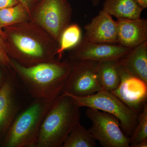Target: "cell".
<instances>
[{"label": "cell", "mask_w": 147, "mask_h": 147, "mask_svg": "<svg viewBox=\"0 0 147 147\" xmlns=\"http://www.w3.org/2000/svg\"><path fill=\"white\" fill-rule=\"evenodd\" d=\"M10 65L33 98L54 100L62 93L73 62L57 60L27 67L11 60Z\"/></svg>", "instance_id": "1"}, {"label": "cell", "mask_w": 147, "mask_h": 147, "mask_svg": "<svg viewBox=\"0 0 147 147\" xmlns=\"http://www.w3.org/2000/svg\"><path fill=\"white\" fill-rule=\"evenodd\" d=\"M80 107L73 98L62 93L54 100L41 123L36 147H62L81 118Z\"/></svg>", "instance_id": "2"}, {"label": "cell", "mask_w": 147, "mask_h": 147, "mask_svg": "<svg viewBox=\"0 0 147 147\" xmlns=\"http://www.w3.org/2000/svg\"><path fill=\"white\" fill-rule=\"evenodd\" d=\"M54 100L33 98L15 118L1 146L36 147L42 119Z\"/></svg>", "instance_id": "3"}, {"label": "cell", "mask_w": 147, "mask_h": 147, "mask_svg": "<svg viewBox=\"0 0 147 147\" xmlns=\"http://www.w3.org/2000/svg\"><path fill=\"white\" fill-rule=\"evenodd\" d=\"M67 94L73 98L80 108L85 107L101 110L115 116L119 121L124 133L127 137L131 136L138 122L139 114L128 107L113 93L102 90L85 97Z\"/></svg>", "instance_id": "4"}, {"label": "cell", "mask_w": 147, "mask_h": 147, "mask_svg": "<svg viewBox=\"0 0 147 147\" xmlns=\"http://www.w3.org/2000/svg\"><path fill=\"white\" fill-rule=\"evenodd\" d=\"M32 98L17 74H9L0 89V145L17 115Z\"/></svg>", "instance_id": "5"}, {"label": "cell", "mask_w": 147, "mask_h": 147, "mask_svg": "<svg viewBox=\"0 0 147 147\" xmlns=\"http://www.w3.org/2000/svg\"><path fill=\"white\" fill-rule=\"evenodd\" d=\"M86 115L92 122L89 131L102 146L130 147L129 138L121 129L119 121L115 116L91 108H88Z\"/></svg>", "instance_id": "6"}, {"label": "cell", "mask_w": 147, "mask_h": 147, "mask_svg": "<svg viewBox=\"0 0 147 147\" xmlns=\"http://www.w3.org/2000/svg\"><path fill=\"white\" fill-rule=\"evenodd\" d=\"M36 5L37 22L59 42L61 35L68 26L71 8L67 0H40Z\"/></svg>", "instance_id": "7"}, {"label": "cell", "mask_w": 147, "mask_h": 147, "mask_svg": "<svg viewBox=\"0 0 147 147\" xmlns=\"http://www.w3.org/2000/svg\"><path fill=\"white\" fill-rule=\"evenodd\" d=\"M98 62L91 60L73 62L72 70L62 93L85 97L102 90L96 76Z\"/></svg>", "instance_id": "8"}, {"label": "cell", "mask_w": 147, "mask_h": 147, "mask_svg": "<svg viewBox=\"0 0 147 147\" xmlns=\"http://www.w3.org/2000/svg\"><path fill=\"white\" fill-rule=\"evenodd\" d=\"M15 50L11 55L18 63L29 67L43 62L53 61L56 54L47 51L42 44L29 35L21 32L11 34Z\"/></svg>", "instance_id": "9"}, {"label": "cell", "mask_w": 147, "mask_h": 147, "mask_svg": "<svg viewBox=\"0 0 147 147\" xmlns=\"http://www.w3.org/2000/svg\"><path fill=\"white\" fill-rule=\"evenodd\" d=\"M118 69L120 83L111 92L139 114L147 103V84L127 73L119 62Z\"/></svg>", "instance_id": "10"}, {"label": "cell", "mask_w": 147, "mask_h": 147, "mask_svg": "<svg viewBox=\"0 0 147 147\" xmlns=\"http://www.w3.org/2000/svg\"><path fill=\"white\" fill-rule=\"evenodd\" d=\"M69 55L70 60H91L97 62L118 60L131 49L118 44L89 42L82 38Z\"/></svg>", "instance_id": "11"}, {"label": "cell", "mask_w": 147, "mask_h": 147, "mask_svg": "<svg viewBox=\"0 0 147 147\" xmlns=\"http://www.w3.org/2000/svg\"><path fill=\"white\" fill-rule=\"evenodd\" d=\"M83 39L89 42L105 44H117L118 29L116 21L102 9L90 23L84 26Z\"/></svg>", "instance_id": "12"}, {"label": "cell", "mask_w": 147, "mask_h": 147, "mask_svg": "<svg viewBox=\"0 0 147 147\" xmlns=\"http://www.w3.org/2000/svg\"><path fill=\"white\" fill-rule=\"evenodd\" d=\"M117 44L131 49L147 41V21L118 18Z\"/></svg>", "instance_id": "13"}, {"label": "cell", "mask_w": 147, "mask_h": 147, "mask_svg": "<svg viewBox=\"0 0 147 147\" xmlns=\"http://www.w3.org/2000/svg\"><path fill=\"white\" fill-rule=\"evenodd\" d=\"M118 61L127 73L147 84V41L131 49Z\"/></svg>", "instance_id": "14"}, {"label": "cell", "mask_w": 147, "mask_h": 147, "mask_svg": "<svg viewBox=\"0 0 147 147\" xmlns=\"http://www.w3.org/2000/svg\"><path fill=\"white\" fill-rule=\"evenodd\" d=\"M102 6V9L117 18L139 19L144 10L135 0H105Z\"/></svg>", "instance_id": "15"}, {"label": "cell", "mask_w": 147, "mask_h": 147, "mask_svg": "<svg viewBox=\"0 0 147 147\" xmlns=\"http://www.w3.org/2000/svg\"><path fill=\"white\" fill-rule=\"evenodd\" d=\"M96 76L102 90L112 92L120 83L118 60L98 62Z\"/></svg>", "instance_id": "16"}, {"label": "cell", "mask_w": 147, "mask_h": 147, "mask_svg": "<svg viewBox=\"0 0 147 147\" xmlns=\"http://www.w3.org/2000/svg\"><path fill=\"white\" fill-rule=\"evenodd\" d=\"M96 140L88 129L78 122L66 138L62 147H95Z\"/></svg>", "instance_id": "17"}, {"label": "cell", "mask_w": 147, "mask_h": 147, "mask_svg": "<svg viewBox=\"0 0 147 147\" xmlns=\"http://www.w3.org/2000/svg\"><path fill=\"white\" fill-rule=\"evenodd\" d=\"M82 32L81 28L77 24L67 26L62 33L60 38V45L56 52L60 60L63 53L65 50L76 47L82 40Z\"/></svg>", "instance_id": "18"}, {"label": "cell", "mask_w": 147, "mask_h": 147, "mask_svg": "<svg viewBox=\"0 0 147 147\" xmlns=\"http://www.w3.org/2000/svg\"><path fill=\"white\" fill-rule=\"evenodd\" d=\"M28 13L26 9L21 3L13 6L0 9V27L22 22L26 19Z\"/></svg>", "instance_id": "19"}, {"label": "cell", "mask_w": 147, "mask_h": 147, "mask_svg": "<svg viewBox=\"0 0 147 147\" xmlns=\"http://www.w3.org/2000/svg\"><path fill=\"white\" fill-rule=\"evenodd\" d=\"M129 139V144L131 147H133L139 142L147 139V103L138 115L137 125Z\"/></svg>", "instance_id": "20"}, {"label": "cell", "mask_w": 147, "mask_h": 147, "mask_svg": "<svg viewBox=\"0 0 147 147\" xmlns=\"http://www.w3.org/2000/svg\"><path fill=\"white\" fill-rule=\"evenodd\" d=\"M11 61V59L9 57L2 40L0 37V65L10 67Z\"/></svg>", "instance_id": "21"}, {"label": "cell", "mask_w": 147, "mask_h": 147, "mask_svg": "<svg viewBox=\"0 0 147 147\" xmlns=\"http://www.w3.org/2000/svg\"><path fill=\"white\" fill-rule=\"evenodd\" d=\"M20 3L26 8L30 14L34 7L36 5L37 0H18Z\"/></svg>", "instance_id": "22"}, {"label": "cell", "mask_w": 147, "mask_h": 147, "mask_svg": "<svg viewBox=\"0 0 147 147\" xmlns=\"http://www.w3.org/2000/svg\"><path fill=\"white\" fill-rule=\"evenodd\" d=\"M20 3L18 0H0V9L13 6Z\"/></svg>", "instance_id": "23"}, {"label": "cell", "mask_w": 147, "mask_h": 147, "mask_svg": "<svg viewBox=\"0 0 147 147\" xmlns=\"http://www.w3.org/2000/svg\"><path fill=\"white\" fill-rule=\"evenodd\" d=\"M9 74L7 75H4L1 71L0 70V89L2 88L7 80Z\"/></svg>", "instance_id": "24"}, {"label": "cell", "mask_w": 147, "mask_h": 147, "mask_svg": "<svg viewBox=\"0 0 147 147\" xmlns=\"http://www.w3.org/2000/svg\"><path fill=\"white\" fill-rule=\"evenodd\" d=\"M138 5L143 9L147 7V0H135Z\"/></svg>", "instance_id": "25"}, {"label": "cell", "mask_w": 147, "mask_h": 147, "mask_svg": "<svg viewBox=\"0 0 147 147\" xmlns=\"http://www.w3.org/2000/svg\"><path fill=\"white\" fill-rule=\"evenodd\" d=\"M147 139L143 140L134 145L133 147H147Z\"/></svg>", "instance_id": "26"}, {"label": "cell", "mask_w": 147, "mask_h": 147, "mask_svg": "<svg viewBox=\"0 0 147 147\" xmlns=\"http://www.w3.org/2000/svg\"><path fill=\"white\" fill-rule=\"evenodd\" d=\"M93 5L94 6H97L99 5L100 0H91Z\"/></svg>", "instance_id": "27"}, {"label": "cell", "mask_w": 147, "mask_h": 147, "mask_svg": "<svg viewBox=\"0 0 147 147\" xmlns=\"http://www.w3.org/2000/svg\"><path fill=\"white\" fill-rule=\"evenodd\" d=\"M0 36L2 37L3 38H5L6 37V34L2 30L1 27H0Z\"/></svg>", "instance_id": "28"}, {"label": "cell", "mask_w": 147, "mask_h": 147, "mask_svg": "<svg viewBox=\"0 0 147 147\" xmlns=\"http://www.w3.org/2000/svg\"><path fill=\"white\" fill-rule=\"evenodd\" d=\"M37 1H38V0H37Z\"/></svg>", "instance_id": "29"}]
</instances>
